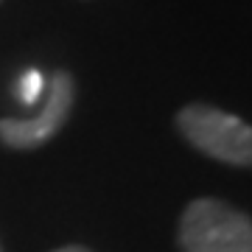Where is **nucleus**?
Returning <instances> with one entry per match:
<instances>
[{
    "label": "nucleus",
    "mask_w": 252,
    "mask_h": 252,
    "mask_svg": "<svg viewBox=\"0 0 252 252\" xmlns=\"http://www.w3.org/2000/svg\"><path fill=\"white\" fill-rule=\"evenodd\" d=\"M182 252H252L250 216L221 199H193L180 221Z\"/></svg>",
    "instance_id": "obj_1"
},
{
    "label": "nucleus",
    "mask_w": 252,
    "mask_h": 252,
    "mask_svg": "<svg viewBox=\"0 0 252 252\" xmlns=\"http://www.w3.org/2000/svg\"><path fill=\"white\" fill-rule=\"evenodd\" d=\"M182 137L207 157L247 168L252 162V129L247 121L207 104H188L177 115Z\"/></svg>",
    "instance_id": "obj_2"
},
{
    "label": "nucleus",
    "mask_w": 252,
    "mask_h": 252,
    "mask_svg": "<svg viewBox=\"0 0 252 252\" xmlns=\"http://www.w3.org/2000/svg\"><path fill=\"white\" fill-rule=\"evenodd\" d=\"M76 101V81L67 70H56L45 87V101L34 118H3L0 140L11 149H36L67 124Z\"/></svg>",
    "instance_id": "obj_3"
},
{
    "label": "nucleus",
    "mask_w": 252,
    "mask_h": 252,
    "mask_svg": "<svg viewBox=\"0 0 252 252\" xmlns=\"http://www.w3.org/2000/svg\"><path fill=\"white\" fill-rule=\"evenodd\" d=\"M45 76L42 70H36V67H28L23 76L17 79L14 84V95L23 101V107H34L39 98H45Z\"/></svg>",
    "instance_id": "obj_4"
},
{
    "label": "nucleus",
    "mask_w": 252,
    "mask_h": 252,
    "mask_svg": "<svg viewBox=\"0 0 252 252\" xmlns=\"http://www.w3.org/2000/svg\"><path fill=\"white\" fill-rule=\"evenodd\" d=\"M54 252H90V250H84V247H76V244H73V247H62V250H54Z\"/></svg>",
    "instance_id": "obj_5"
}]
</instances>
